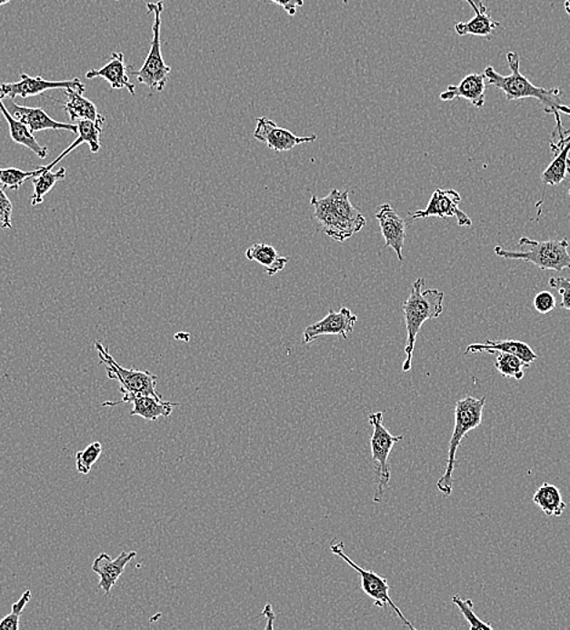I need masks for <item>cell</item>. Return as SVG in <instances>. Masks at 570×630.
I'll use <instances>...</instances> for the list:
<instances>
[{
    "instance_id": "obj_42",
    "label": "cell",
    "mask_w": 570,
    "mask_h": 630,
    "mask_svg": "<svg viewBox=\"0 0 570 630\" xmlns=\"http://www.w3.org/2000/svg\"><path fill=\"white\" fill-rule=\"evenodd\" d=\"M9 2H12V0H0V6L5 5Z\"/></svg>"
},
{
    "instance_id": "obj_36",
    "label": "cell",
    "mask_w": 570,
    "mask_h": 630,
    "mask_svg": "<svg viewBox=\"0 0 570 630\" xmlns=\"http://www.w3.org/2000/svg\"><path fill=\"white\" fill-rule=\"evenodd\" d=\"M548 285L552 289L557 290L562 296L561 307L570 311V279L568 278H551Z\"/></svg>"
},
{
    "instance_id": "obj_37",
    "label": "cell",
    "mask_w": 570,
    "mask_h": 630,
    "mask_svg": "<svg viewBox=\"0 0 570 630\" xmlns=\"http://www.w3.org/2000/svg\"><path fill=\"white\" fill-rule=\"evenodd\" d=\"M534 307L540 315H547L555 308V297L550 291H541L534 298Z\"/></svg>"
},
{
    "instance_id": "obj_31",
    "label": "cell",
    "mask_w": 570,
    "mask_h": 630,
    "mask_svg": "<svg viewBox=\"0 0 570 630\" xmlns=\"http://www.w3.org/2000/svg\"><path fill=\"white\" fill-rule=\"evenodd\" d=\"M45 166L41 169L35 171H24L16 169V167H9V169H0V185H3L5 189H13V191H17L21 185L25 182L30 180L41 175L45 171Z\"/></svg>"
},
{
    "instance_id": "obj_35",
    "label": "cell",
    "mask_w": 570,
    "mask_h": 630,
    "mask_svg": "<svg viewBox=\"0 0 570 630\" xmlns=\"http://www.w3.org/2000/svg\"><path fill=\"white\" fill-rule=\"evenodd\" d=\"M12 216L13 204L8 195H5V189L0 185V228L10 229L13 227Z\"/></svg>"
},
{
    "instance_id": "obj_32",
    "label": "cell",
    "mask_w": 570,
    "mask_h": 630,
    "mask_svg": "<svg viewBox=\"0 0 570 630\" xmlns=\"http://www.w3.org/2000/svg\"><path fill=\"white\" fill-rule=\"evenodd\" d=\"M103 454V445L100 443H93L86 446L85 450L79 451L75 455V462H77V471L81 475H89L93 465L99 461Z\"/></svg>"
},
{
    "instance_id": "obj_28",
    "label": "cell",
    "mask_w": 570,
    "mask_h": 630,
    "mask_svg": "<svg viewBox=\"0 0 570 630\" xmlns=\"http://www.w3.org/2000/svg\"><path fill=\"white\" fill-rule=\"evenodd\" d=\"M499 22L494 21L488 13H478L468 22H459L455 25V32L461 36L475 35L493 38V31L500 27Z\"/></svg>"
},
{
    "instance_id": "obj_26",
    "label": "cell",
    "mask_w": 570,
    "mask_h": 630,
    "mask_svg": "<svg viewBox=\"0 0 570 630\" xmlns=\"http://www.w3.org/2000/svg\"><path fill=\"white\" fill-rule=\"evenodd\" d=\"M134 407L130 416H140L144 420L155 421L159 417H169L179 403L165 402L155 396H139L132 402Z\"/></svg>"
},
{
    "instance_id": "obj_38",
    "label": "cell",
    "mask_w": 570,
    "mask_h": 630,
    "mask_svg": "<svg viewBox=\"0 0 570 630\" xmlns=\"http://www.w3.org/2000/svg\"><path fill=\"white\" fill-rule=\"evenodd\" d=\"M270 2L283 7L289 16H294L296 14L297 7L304 5V0H270Z\"/></svg>"
},
{
    "instance_id": "obj_23",
    "label": "cell",
    "mask_w": 570,
    "mask_h": 630,
    "mask_svg": "<svg viewBox=\"0 0 570 630\" xmlns=\"http://www.w3.org/2000/svg\"><path fill=\"white\" fill-rule=\"evenodd\" d=\"M348 195L350 192L340 191V189H333L329 193L330 202H332L333 209L337 214V216L341 218L352 229V231L358 233L365 227L366 220L365 215L361 213L358 209H355L354 204H351L350 199H348Z\"/></svg>"
},
{
    "instance_id": "obj_7",
    "label": "cell",
    "mask_w": 570,
    "mask_h": 630,
    "mask_svg": "<svg viewBox=\"0 0 570 630\" xmlns=\"http://www.w3.org/2000/svg\"><path fill=\"white\" fill-rule=\"evenodd\" d=\"M369 424L373 427L372 436H370V447H372L373 461L375 462V473L377 475V490L374 502L380 504L383 501L385 487L388 485L391 479V468L388 465V458L395 444L405 438L403 435H392L384 425V414L375 413L369 415Z\"/></svg>"
},
{
    "instance_id": "obj_44",
    "label": "cell",
    "mask_w": 570,
    "mask_h": 630,
    "mask_svg": "<svg viewBox=\"0 0 570 630\" xmlns=\"http://www.w3.org/2000/svg\"><path fill=\"white\" fill-rule=\"evenodd\" d=\"M343 3H344V4H347V3H348V0H343Z\"/></svg>"
},
{
    "instance_id": "obj_22",
    "label": "cell",
    "mask_w": 570,
    "mask_h": 630,
    "mask_svg": "<svg viewBox=\"0 0 570 630\" xmlns=\"http://www.w3.org/2000/svg\"><path fill=\"white\" fill-rule=\"evenodd\" d=\"M0 115L5 116L6 122H8L10 137L17 145H25V147L30 149L34 152L35 155L39 156L41 159H45L48 155V148L43 147L39 145V142L35 140V135L31 133L24 123L17 120L15 116L10 115L8 108L5 104V101L0 100Z\"/></svg>"
},
{
    "instance_id": "obj_45",
    "label": "cell",
    "mask_w": 570,
    "mask_h": 630,
    "mask_svg": "<svg viewBox=\"0 0 570 630\" xmlns=\"http://www.w3.org/2000/svg\"><path fill=\"white\" fill-rule=\"evenodd\" d=\"M117 2H118V0H117Z\"/></svg>"
},
{
    "instance_id": "obj_40",
    "label": "cell",
    "mask_w": 570,
    "mask_h": 630,
    "mask_svg": "<svg viewBox=\"0 0 570 630\" xmlns=\"http://www.w3.org/2000/svg\"><path fill=\"white\" fill-rule=\"evenodd\" d=\"M466 2L468 3V5H470V6L472 7V9L475 10V14H478V13H479L477 7H475V3L472 2V0H466Z\"/></svg>"
},
{
    "instance_id": "obj_4",
    "label": "cell",
    "mask_w": 570,
    "mask_h": 630,
    "mask_svg": "<svg viewBox=\"0 0 570 630\" xmlns=\"http://www.w3.org/2000/svg\"><path fill=\"white\" fill-rule=\"evenodd\" d=\"M518 246L528 247L525 251H510L496 246V256L505 260H522L535 265L541 271L563 272L570 269V255L568 253V239L562 240H534L523 236L519 239Z\"/></svg>"
},
{
    "instance_id": "obj_30",
    "label": "cell",
    "mask_w": 570,
    "mask_h": 630,
    "mask_svg": "<svg viewBox=\"0 0 570 630\" xmlns=\"http://www.w3.org/2000/svg\"><path fill=\"white\" fill-rule=\"evenodd\" d=\"M495 366L503 376L515 378V380H522L525 377V370L529 367L518 356L510 355V353H499Z\"/></svg>"
},
{
    "instance_id": "obj_21",
    "label": "cell",
    "mask_w": 570,
    "mask_h": 630,
    "mask_svg": "<svg viewBox=\"0 0 570 630\" xmlns=\"http://www.w3.org/2000/svg\"><path fill=\"white\" fill-rule=\"evenodd\" d=\"M569 136L563 138L561 142L555 144L551 141V148L555 153V158L552 160L547 169L544 171L541 181L545 185H561L565 180L568 174V158L570 153V133Z\"/></svg>"
},
{
    "instance_id": "obj_1",
    "label": "cell",
    "mask_w": 570,
    "mask_h": 630,
    "mask_svg": "<svg viewBox=\"0 0 570 630\" xmlns=\"http://www.w3.org/2000/svg\"><path fill=\"white\" fill-rule=\"evenodd\" d=\"M508 67H510V75H501L499 73L488 65L485 69L486 82L496 87L497 90L503 91L507 101L525 100V98H535L544 105V111L547 115H552L555 119V130L554 137H558V142H561L565 137L566 131L563 130L562 115L570 116V105H565L562 101V90L558 87L555 89H544L534 85L525 75H523L519 71V56L515 51H508L506 55Z\"/></svg>"
},
{
    "instance_id": "obj_17",
    "label": "cell",
    "mask_w": 570,
    "mask_h": 630,
    "mask_svg": "<svg viewBox=\"0 0 570 630\" xmlns=\"http://www.w3.org/2000/svg\"><path fill=\"white\" fill-rule=\"evenodd\" d=\"M136 555V552H123L117 559H112L107 553H101L97 556L93 564V571L99 575V587L103 589L105 595H108L111 589L115 587L119 577L125 574L126 565L135 558Z\"/></svg>"
},
{
    "instance_id": "obj_15",
    "label": "cell",
    "mask_w": 570,
    "mask_h": 630,
    "mask_svg": "<svg viewBox=\"0 0 570 630\" xmlns=\"http://www.w3.org/2000/svg\"><path fill=\"white\" fill-rule=\"evenodd\" d=\"M311 204L315 207V220L322 225L323 232L330 238L344 243L355 235V232L334 211L329 195L325 198H317L314 195L311 198Z\"/></svg>"
},
{
    "instance_id": "obj_41",
    "label": "cell",
    "mask_w": 570,
    "mask_h": 630,
    "mask_svg": "<svg viewBox=\"0 0 570 630\" xmlns=\"http://www.w3.org/2000/svg\"><path fill=\"white\" fill-rule=\"evenodd\" d=\"M565 13L568 14L570 16V0H565Z\"/></svg>"
},
{
    "instance_id": "obj_9",
    "label": "cell",
    "mask_w": 570,
    "mask_h": 630,
    "mask_svg": "<svg viewBox=\"0 0 570 630\" xmlns=\"http://www.w3.org/2000/svg\"><path fill=\"white\" fill-rule=\"evenodd\" d=\"M55 89H75L83 94L85 93V85L79 78L52 82V80L42 78V76H31L23 73L19 82L0 84V100H5V97L13 100L15 97L39 96L45 91Z\"/></svg>"
},
{
    "instance_id": "obj_43",
    "label": "cell",
    "mask_w": 570,
    "mask_h": 630,
    "mask_svg": "<svg viewBox=\"0 0 570 630\" xmlns=\"http://www.w3.org/2000/svg\"><path fill=\"white\" fill-rule=\"evenodd\" d=\"M568 174H570V156L568 158ZM568 195H570V189L568 191Z\"/></svg>"
},
{
    "instance_id": "obj_5",
    "label": "cell",
    "mask_w": 570,
    "mask_h": 630,
    "mask_svg": "<svg viewBox=\"0 0 570 630\" xmlns=\"http://www.w3.org/2000/svg\"><path fill=\"white\" fill-rule=\"evenodd\" d=\"M95 348L101 359V363L107 365V376L110 380L119 382V391L123 393V399L118 402H106L103 406H117L119 404L132 403L139 396H155L162 398L157 392V376L151 371H141L136 369H125L115 362L114 356L108 353L101 342H95Z\"/></svg>"
},
{
    "instance_id": "obj_6",
    "label": "cell",
    "mask_w": 570,
    "mask_h": 630,
    "mask_svg": "<svg viewBox=\"0 0 570 630\" xmlns=\"http://www.w3.org/2000/svg\"><path fill=\"white\" fill-rule=\"evenodd\" d=\"M146 7L147 14H155L154 25H152L154 38H152L150 53H148L143 67L139 71H133L132 75L136 76L137 82L145 84L150 89L163 91L168 83L170 72H172V67L165 64L162 55L161 25L165 3H147Z\"/></svg>"
},
{
    "instance_id": "obj_18",
    "label": "cell",
    "mask_w": 570,
    "mask_h": 630,
    "mask_svg": "<svg viewBox=\"0 0 570 630\" xmlns=\"http://www.w3.org/2000/svg\"><path fill=\"white\" fill-rule=\"evenodd\" d=\"M86 78H103L111 84L114 90L128 89L129 93L135 95V85L129 82L128 72H126L125 54L112 53L111 60L100 69H90L86 72Z\"/></svg>"
},
{
    "instance_id": "obj_12",
    "label": "cell",
    "mask_w": 570,
    "mask_h": 630,
    "mask_svg": "<svg viewBox=\"0 0 570 630\" xmlns=\"http://www.w3.org/2000/svg\"><path fill=\"white\" fill-rule=\"evenodd\" d=\"M355 323H357V315H354L350 309L343 307L339 312L330 309L325 318L305 329L304 344H310L319 337L329 336V335H336L347 340L348 335L354 333Z\"/></svg>"
},
{
    "instance_id": "obj_16",
    "label": "cell",
    "mask_w": 570,
    "mask_h": 630,
    "mask_svg": "<svg viewBox=\"0 0 570 630\" xmlns=\"http://www.w3.org/2000/svg\"><path fill=\"white\" fill-rule=\"evenodd\" d=\"M486 83L485 75L471 73L465 76L457 85H449L445 93L439 95L442 101H453L463 98L470 102L475 108H483L485 105Z\"/></svg>"
},
{
    "instance_id": "obj_10",
    "label": "cell",
    "mask_w": 570,
    "mask_h": 630,
    "mask_svg": "<svg viewBox=\"0 0 570 630\" xmlns=\"http://www.w3.org/2000/svg\"><path fill=\"white\" fill-rule=\"evenodd\" d=\"M460 202L461 195L454 189L437 188L424 210H417L415 213H409V215L413 220L427 217H455L457 225L468 227L472 225V220L464 211L460 210Z\"/></svg>"
},
{
    "instance_id": "obj_3",
    "label": "cell",
    "mask_w": 570,
    "mask_h": 630,
    "mask_svg": "<svg viewBox=\"0 0 570 630\" xmlns=\"http://www.w3.org/2000/svg\"><path fill=\"white\" fill-rule=\"evenodd\" d=\"M485 403L486 398L485 396L483 398L467 396V398L460 399L456 403L455 411H454V414H455V425H454L452 438H450L445 471L437 483V489L445 496L452 495L453 473L454 469H455L456 453L461 440H463L464 436H466L468 432L474 431L482 424Z\"/></svg>"
},
{
    "instance_id": "obj_24",
    "label": "cell",
    "mask_w": 570,
    "mask_h": 630,
    "mask_svg": "<svg viewBox=\"0 0 570 630\" xmlns=\"http://www.w3.org/2000/svg\"><path fill=\"white\" fill-rule=\"evenodd\" d=\"M245 257L249 261L256 262L263 265L268 275H275L282 272L288 265L289 258L283 257L274 246L265 243H256L245 251Z\"/></svg>"
},
{
    "instance_id": "obj_29",
    "label": "cell",
    "mask_w": 570,
    "mask_h": 630,
    "mask_svg": "<svg viewBox=\"0 0 570 630\" xmlns=\"http://www.w3.org/2000/svg\"><path fill=\"white\" fill-rule=\"evenodd\" d=\"M66 175V169L61 167L56 173H53V170H45L38 176L32 178L34 180L35 192L34 195L31 196V205L37 206L39 204H42L45 196L55 187L57 182L65 180Z\"/></svg>"
},
{
    "instance_id": "obj_2",
    "label": "cell",
    "mask_w": 570,
    "mask_h": 630,
    "mask_svg": "<svg viewBox=\"0 0 570 630\" xmlns=\"http://www.w3.org/2000/svg\"><path fill=\"white\" fill-rule=\"evenodd\" d=\"M426 280L416 279L413 284L409 297L403 305L406 326V358L403 363V371L412 369L414 349H415L417 334L427 320L437 319L443 313L445 293L437 289L424 290Z\"/></svg>"
},
{
    "instance_id": "obj_34",
    "label": "cell",
    "mask_w": 570,
    "mask_h": 630,
    "mask_svg": "<svg viewBox=\"0 0 570 630\" xmlns=\"http://www.w3.org/2000/svg\"><path fill=\"white\" fill-rule=\"evenodd\" d=\"M32 596L31 591L24 593L23 596L12 607V613L0 621V630H17L20 627V616L23 615L25 607L30 603Z\"/></svg>"
},
{
    "instance_id": "obj_13",
    "label": "cell",
    "mask_w": 570,
    "mask_h": 630,
    "mask_svg": "<svg viewBox=\"0 0 570 630\" xmlns=\"http://www.w3.org/2000/svg\"><path fill=\"white\" fill-rule=\"evenodd\" d=\"M375 217L379 221L381 233H383L385 247L394 249L398 260L405 261L403 247H405L406 236L405 221L387 203L377 209Z\"/></svg>"
},
{
    "instance_id": "obj_11",
    "label": "cell",
    "mask_w": 570,
    "mask_h": 630,
    "mask_svg": "<svg viewBox=\"0 0 570 630\" xmlns=\"http://www.w3.org/2000/svg\"><path fill=\"white\" fill-rule=\"evenodd\" d=\"M254 137L266 145V147L274 149L277 153L288 152L290 149L296 147V145L311 144V142L317 140L315 135L296 136L292 131L285 129V127H279L274 120L268 119L266 116L257 118Z\"/></svg>"
},
{
    "instance_id": "obj_39",
    "label": "cell",
    "mask_w": 570,
    "mask_h": 630,
    "mask_svg": "<svg viewBox=\"0 0 570 630\" xmlns=\"http://www.w3.org/2000/svg\"><path fill=\"white\" fill-rule=\"evenodd\" d=\"M475 3V7H477L479 13H486V6L483 4L482 0H472Z\"/></svg>"
},
{
    "instance_id": "obj_27",
    "label": "cell",
    "mask_w": 570,
    "mask_h": 630,
    "mask_svg": "<svg viewBox=\"0 0 570 630\" xmlns=\"http://www.w3.org/2000/svg\"><path fill=\"white\" fill-rule=\"evenodd\" d=\"M534 504L537 505L547 516H561L565 511L566 505L563 501L561 491L552 484L544 483L535 491L533 497Z\"/></svg>"
},
{
    "instance_id": "obj_8",
    "label": "cell",
    "mask_w": 570,
    "mask_h": 630,
    "mask_svg": "<svg viewBox=\"0 0 570 630\" xmlns=\"http://www.w3.org/2000/svg\"><path fill=\"white\" fill-rule=\"evenodd\" d=\"M330 549H332L333 555L340 556L344 562L347 563V565H350L352 569L357 571L359 577H361L363 592H365L369 598L374 600V605L379 607V609H384V607L386 605L391 606L392 610H394L395 614L401 618L403 624H405L406 627L415 630V627H414V625L410 624L408 620H406L405 615H403L402 611L399 610V607L395 605L394 602H392L390 596V585H388L386 578L374 573L373 570L363 569V567L357 565L354 560L348 558V556L344 553L345 545L343 542H337L335 545H334L333 542Z\"/></svg>"
},
{
    "instance_id": "obj_25",
    "label": "cell",
    "mask_w": 570,
    "mask_h": 630,
    "mask_svg": "<svg viewBox=\"0 0 570 630\" xmlns=\"http://www.w3.org/2000/svg\"><path fill=\"white\" fill-rule=\"evenodd\" d=\"M67 96V101L63 104L65 112L67 113L72 122L75 120H92V122H100L106 120L104 115L97 112L96 105L92 101L83 96V93L75 89H68L65 93Z\"/></svg>"
},
{
    "instance_id": "obj_19",
    "label": "cell",
    "mask_w": 570,
    "mask_h": 630,
    "mask_svg": "<svg viewBox=\"0 0 570 630\" xmlns=\"http://www.w3.org/2000/svg\"><path fill=\"white\" fill-rule=\"evenodd\" d=\"M475 353H510L518 356L523 363L530 366L537 359V355L525 342L506 340L492 341L486 340L485 344H475L467 345L465 355H475Z\"/></svg>"
},
{
    "instance_id": "obj_14",
    "label": "cell",
    "mask_w": 570,
    "mask_h": 630,
    "mask_svg": "<svg viewBox=\"0 0 570 630\" xmlns=\"http://www.w3.org/2000/svg\"><path fill=\"white\" fill-rule=\"evenodd\" d=\"M10 112V115L15 116L17 120L24 123L25 125L31 130L32 134L45 130H67L72 133H78V126L72 124L56 122L52 116L46 115L42 108L27 107V105H20L14 101H9L5 105Z\"/></svg>"
},
{
    "instance_id": "obj_20",
    "label": "cell",
    "mask_w": 570,
    "mask_h": 630,
    "mask_svg": "<svg viewBox=\"0 0 570 630\" xmlns=\"http://www.w3.org/2000/svg\"><path fill=\"white\" fill-rule=\"evenodd\" d=\"M106 122V120H100V122H92V120H79L77 126H78V133H77V138H75V141L74 144L70 145V147H67L65 149L63 153L50 165H46L45 170H53L54 167L57 165L61 162V160L66 158L68 155L72 151H75V148L78 147V145H81L83 144L89 145L90 147V152L94 153H99L100 148H101V142H100V135L103 134V125Z\"/></svg>"
},
{
    "instance_id": "obj_33",
    "label": "cell",
    "mask_w": 570,
    "mask_h": 630,
    "mask_svg": "<svg viewBox=\"0 0 570 630\" xmlns=\"http://www.w3.org/2000/svg\"><path fill=\"white\" fill-rule=\"evenodd\" d=\"M453 604H455L461 614L464 615L465 618L470 625V629L474 630H493L492 625L485 624L481 618L475 616L474 613V602L471 599H461L459 595H454L452 599Z\"/></svg>"
}]
</instances>
